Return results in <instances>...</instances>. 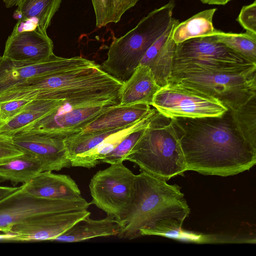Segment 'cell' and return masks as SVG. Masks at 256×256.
<instances>
[{"mask_svg":"<svg viewBox=\"0 0 256 256\" xmlns=\"http://www.w3.org/2000/svg\"><path fill=\"white\" fill-rule=\"evenodd\" d=\"M96 16V28L116 24L123 14L134 6L138 0H91Z\"/></svg>","mask_w":256,"mask_h":256,"instance_id":"24","label":"cell"},{"mask_svg":"<svg viewBox=\"0 0 256 256\" xmlns=\"http://www.w3.org/2000/svg\"><path fill=\"white\" fill-rule=\"evenodd\" d=\"M22 154L11 137L0 134V165Z\"/></svg>","mask_w":256,"mask_h":256,"instance_id":"31","label":"cell"},{"mask_svg":"<svg viewBox=\"0 0 256 256\" xmlns=\"http://www.w3.org/2000/svg\"><path fill=\"white\" fill-rule=\"evenodd\" d=\"M172 36L148 66L153 73L157 84L160 87L168 82L172 72L176 44L172 40Z\"/></svg>","mask_w":256,"mask_h":256,"instance_id":"27","label":"cell"},{"mask_svg":"<svg viewBox=\"0 0 256 256\" xmlns=\"http://www.w3.org/2000/svg\"><path fill=\"white\" fill-rule=\"evenodd\" d=\"M90 215L80 220L52 242H75L88 240L98 237L118 236L122 224L114 218L107 216L100 220H93Z\"/></svg>","mask_w":256,"mask_h":256,"instance_id":"18","label":"cell"},{"mask_svg":"<svg viewBox=\"0 0 256 256\" xmlns=\"http://www.w3.org/2000/svg\"><path fill=\"white\" fill-rule=\"evenodd\" d=\"M202 3L208 4L224 5L232 0H199Z\"/></svg>","mask_w":256,"mask_h":256,"instance_id":"33","label":"cell"},{"mask_svg":"<svg viewBox=\"0 0 256 256\" xmlns=\"http://www.w3.org/2000/svg\"><path fill=\"white\" fill-rule=\"evenodd\" d=\"M168 82L180 83L209 94L230 110L256 96V68L238 72L172 74Z\"/></svg>","mask_w":256,"mask_h":256,"instance_id":"6","label":"cell"},{"mask_svg":"<svg viewBox=\"0 0 256 256\" xmlns=\"http://www.w3.org/2000/svg\"><path fill=\"white\" fill-rule=\"evenodd\" d=\"M160 88L150 67L139 64L123 83L120 92L119 104H143L152 106L154 96Z\"/></svg>","mask_w":256,"mask_h":256,"instance_id":"17","label":"cell"},{"mask_svg":"<svg viewBox=\"0 0 256 256\" xmlns=\"http://www.w3.org/2000/svg\"><path fill=\"white\" fill-rule=\"evenodd\" d=\"M2 58V56H0V58Z\"/></svg>","mask_w":256,"mask_h":256,"instance_id":"35","label":"cell"},{"mask_svg":"<svg viewBox=\"0 0 256 256\" xmlns=\"http://www.w3.org/2000/svg\"><path fill=\"white\" fill-rule=\"evenodd\" d=\"M112 106L114 105L110 100L102 98H84L63 100L54 111L20 132H41L66 138L80 132Z\"/></svg>","mask_w":256,"mask_h":256,"instance_id":"10","label":"cell"},{"mask_svg":"<svg viewBox=\"0 0 256 256\" xmlns=\"http://www.w3.org/2000/svg\"><path fill=\"white\" fill-rule=\"evenodd\" d=\"M152 109L151 106L143 104L112 106L80 132H94L125 128L146 116Z\"/></svg>","mask_w":256,"mask_h":256,"instance_id":"16","label":"cell"},{"mask_svg":"<svg viewBox=\"0 0 256 256\" xmlns=\"http://www.w3.org/2000/svg\"><path fill=\"white\" fill-rule=\"evenodd\" d=\"M236 21L246 31L256 34V0L242 6Z\"/></svg>","mask_w":256,"mask_h":256,"instance_id":"30","label":"cell"},{"mask_svg":"<svg viewBox=\"0 0 256 256\" xmlns=\"http://www.w3.org/2000/svg\"></svg>","mask_w":256,"mask_h":256,"instance_id":"36","label":"cell"},{"mask_svg":"<svg viewBox=\"0 0 256 256\" xmlns=\"http://www.w3.org/2000/svg\"><path fill=\"white\" fill-rule=\"evenodd\" d=\"M216 10V8L206 10L178 22L174 28L172 40L178 44L193 38L214 35L216 29L212 19Z\"/></svg>","mask_w":256,"mask_h":256,"instance_id":"23","label":"cell"},{"mask_svg":"<svg viewBox=\"0 0 256 256\" xmlns=\"http://www.w3.org/2000/svg\"><path fill=\"white\" fill-rule=\"evenodd\" d=\"M90 214L84 210L43 215L13 226L8 240L52 241Z\"/></svg>","mask_w":256,"mask_h":256,"instance_id":"12","label":"cell"},{"mask_svg":"<svg viewBox=\"0 0 256 256\" xmlns=\"http://www.w3.org/2000/svg\"><path fill=\"white\" fill-rule=\"evenodd\" d=\"M20 187L0 186V200L18 190Z\"/></svg>","mask_w":256,"mask_h":256,"instance_id":"32","label":"cell"},{"mask_svg":"<svg viewBox=\"0 0 256 256\" xmlns=\"http://www.w3.org/2000/svg\"><path fill=\"white\" fill-rule=\"evenodd\" d=\"M24 185L28 192L44 198L63 200L82 196L78 184L70 176L52 172H40Z\"/></svg>","mask_w":256,"mask_h":256,"instance_id":"15","label":"cell"},{"mask_svg":"<svg viewBox=\"0 0 256 256\" xmlns=\"http://www.w3.org/2000/svg\"><path fill=\"white\" fill-rule=\"evenodd\" d=\"M187 170L228 176L250 170L256 164V148L237 130L228 110L220 116L172 118Z\"/></svg>","mask_w":256,"mask_h":256,"instance_id":"1","label":"cell"},{"mask_svg":"<svg viewBox=\"0 0 256 256\" xmlns=\"http://www.w3.org/2000/svg\"><path fill=\"white\" fill-rule=\"evenodd\" d=\"M174 0L154 10L132 29L114 38L101 68L124 82L132 76L150 46L168 29L174 18Z\"/></svg>","mask_w":256,"mask_h":256,"instance_id":"4","label":"cell"},{"mask_svg":"<svg viewBox=\"0 0 256 256\" xmlns=\"http://www.w3.org/2000/svg\"><path fill=\"white\" fill-rule=\"evenodd\" d=\"M54 54L53 42L47 33L38 28L21 29L15 26L6 42L2 57L15 62L38 63Z\"/></svg>","mask_w":256,"mask_h":256,"instance_id":"14","label":"cell"},{"mask_svg":"<svg viewBox=\"0 0 256 256\" xmlns=\"http://www.w3.org/2000/svg\"><path fill=\"white\" fill-rule=\"evenodd\" d=\"M256 68V62L234 52L214 35L176 44L172 74L238 72Z\"/></svg>","mask_w":256,"mask_h":256,"instance_id":"5","label":"cell"},{"mask_svg":"<svg viewBox=\"0 0 256 256\" xmlns=\"http://www.w3.org/2000/svg\"><path fill=\"white\" fill-rule=\"evenodd\" d=\"M146 128L136 130L126 134L111 152L101 160L100 162L110 164L124 162L126 156L135 145Z\"/></svg>","mask_w":256,"mask_h":256,"instance_id":"28","label":"cell"},{"mask_svg":"<svg viewBox=\"0 0 256 256\" xmlns=\"http://www.w3.org/2000/svg\"><path fill=\"white\" fill-rule=\"evenodd\" d=\"M7 8L18 6L22 0H2Z\"/></svg>","mask_w":256,"mask_h":256,"instance_id":"34","label":"cell"},{"mask_svg":"<svg viewBox=\"0 0 256 256\" xmlns=\"http://www.w3.org/2000/svg\"><path fill=\"white\" fill-rule=\"evenodd\" d=\"M216 40L234 52L256 62V34L246 31L245 33L225 32L216 30Z\"/></svg>","mask_w":256,"mask_h":256,"instance_id":"26","label":"cell"},{"mask_svg":"<svg viewBox=\"0 0 256 256\" xmlns=\"http://www.w3.org/2000/svg\"><path fill=\"white\" fill-rule=\"evenodd\" d=\"M97 64L94 61L78 56L66 58L54 54L50 58L38 63L15 62L2 56L0 58V93L30 78L51 76Z\"/></svg>","mask_w":256,"mask_h":256,"instance_id":"11","label":"cell"},{"mask_svg":"<svg viewBox=\"0 0 256 256\" xmlns=\"http://www.w3.org/2000/svg\"><path fill=\"white\" fill-rule=\"evenodd\" d=\"M167 181L187 171L180 138L172 119L158 111L124 161Z\"/></svg>","mask_w":256,"mask_h":256,"instance_id":"3","label":"cell"},{"mask_svg":"<svg viewBox=\"0 0 256 256\" xmlns=\"http://www.w3.org/2000/svg\"><path fill=\"white\" fill-rule=\"evenodd\" d=\"M135 176L123 162L110 164L91 178V204L120 222L127 216L132 204Z\"/></svg>","mask_w":256,"mask_h":256,"instance_id":"7","label":"cell"},{"mask_svg":"<svg viewBox=\"0 0 256 256\" xmlns=\"http://www.w3.org/2000/svg\"><path fill=\"white\" fill-rule=\"evenodd\" d=\"M154 108L146 116L134 124L125 128L104 140L94 149L76 157L70 160L72 166L91 168L100 164L101 160L111 152L128 133L148 126L156 112Z\"/></svg>","mask_w":256,"mask_h":256,"instance_id":"21","label":"cell"},{"mask_svg":"<svg viewBox=\"0 0 256 256\" xmlns=\"http://www.w3.org/2000/svg\"><path fill=\"white\" fill-rule=\"evenodd\" d=\"M152 106L171 118L220 116L228 110L214 97L174 82L160 87L154 96Z\"/></svg>","mask_w":256,"mask_h":256,"instance_id":"9","label":"cell"},{"mask_svg":"<svg viewBox=\"0 0 256 256\" xmlns=\"http://www.w3.org/2000/svg\"><path fill=\"white\" fill-rule=\"evenodd\" d=\"M62 0H22L15 12L18 22H26L29 28L46 32Z\"/></svg>","mask_w":256,"mask_h":256,"instance_id":"20","label":"cell"},{"mask_svg":"<svg viewBox=\"0 0 256 256\" xmlns=\"http://www.w3.org/2000/svg\"><path fill=\"white\" fill-rule=\"evenodd\" d=\"M228 110L240 135L256 148V96L237 109Z\"/></svg>","mask_w":256,"mask_h":256,"instance_id":"25","label":"cell"},{"mask_svg":"<svg viewBox=\"0 0 256 256\" xmlns=\"http://www.w3.org/2000/svg\"><path fill=\"white\" fill-rule=\"evenodd\" d=\"M91 202L82 196L70 200H50L28 192L23 184L0 200V231L8 233L13 226L40 216L88 210Z\"/></svg>","mask_w":256,"mask_h":256,"instance_id":"8","label":"cell"},{"mask_svg":"<svg viewBox=\"0 0 256 256\" xmlns=\"http://www.w3.org/2000/svg\"><path fill=\"white\" fill-rule=\"evenodd\" d=\"M40 162L33 155L23 152L0 165V182H9L14 186L30 182L42 172Z\"/></svg>","mask_w":256,"mask_h":256,"instance_id":"22","label":"cell"},{"mask_svg":"<svg viewBox=\"0 0 256 256\" xmlns=\"http://www.w3.org/2000/svg\"><path fill=\"white\" fill-rule=\"evenodd\" d=\"M11 138L22 152L38 159L42 172L59 171L72 167L64 143L66 138L36 132H22Z\"/></svg>","mask_w":256,"mask_h":256,"instance_id":"13","label":"cell"},{"mask_svg":"<svg viewBox=\"0 0 256 256\" xmlns=\"http://www.w3.org/2000/svg\"><path fill=\"white\" fill-rule=\"evenodd\" d=\"M62 102L53 100L30 101L16 116L0 126V134L12 136L54 111Z\"/></svg>","mask_w":256,"mask_h":256,"instance_id":"19","label":"cell"},{"mask_svg":"<svg viewBox=\"0 0 256 256\" xmlns=\"http://www.w3.org/2000/svg\"><path fill=\"white\" fill-rule=\"evenodd\" d=\"M190 208L180 186L144 172L135 176L134 196L130 210L117 236L132 240L140 236V230L158 221L172 218L184 222Z\"/></svg>","mask_w":256,"mask_h":256,"instance_id":"2","label":"cell"},{"mask_svg":"<svg viewBox=\"0 0 256 256\" xmlns=\"http://www.w3.org/2000/svg\"><path fill=\"white\" fill-rule=\"evenodd\" d=\"M30 102L15 100L0 103V126L16 116Z\"/></svg>","mask_w":256,"mask_h":256,"instance_id":"29","label":"cell"}]
</instances>
